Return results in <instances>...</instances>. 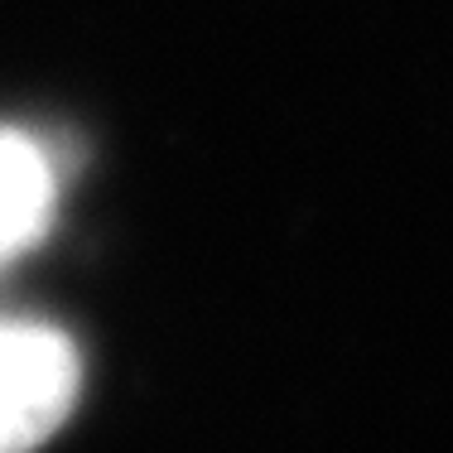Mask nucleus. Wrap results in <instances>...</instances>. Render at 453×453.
<instances>
[{"label":"nucleus","mask_w":453,"mask_h":453,"mask_svg":"<svg viewBox=\"0 0 453 453\" xmlns=\"http://www.w3.org/2000/svg\"><path fill=\"white\" fill-rule=\"evenodd\" d=\"M78 348L44 323H0V453H29L68 419Z\"/></svg>","instance_id":"f257e3e1"},{"label":"nucleus","mask_w":453,"mask_h":453,"mask_svg":"<svg viewBox=\"0 0 453 453\" xmlns=\"http://www.w3.org/2000/svg\"><path fill=\"white\" fill-rule=\"evenodd\" d=\"M53 218V165L29 135L0 126V265L25 256Z\"/></svg>","instance_id":"f03ea898"}]
</instances>
